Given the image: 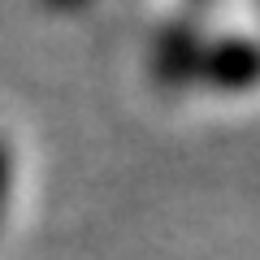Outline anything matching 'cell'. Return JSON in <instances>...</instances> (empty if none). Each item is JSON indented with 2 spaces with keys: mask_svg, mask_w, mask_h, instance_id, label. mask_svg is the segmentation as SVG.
I'll list each match as a JSON object with an SVG mask.
<instances>
[{
  "mask_svg": "<svg viewBox=\"0 0 260 260\" xmlns=\"http://www.w3.org/2000/svg\"><path fill=\"white\" fill-rule=\"evenodd\" d=\"M204 74L213 83L230 87V91L251 87L260 78V44L256 39H221V44H213L204 52Z\"/></svg>",
  "mask_w": 260,
  "mask_h": 260,
  "instance_id": "6da1fadb",
  "label": "cell"
}]
</instances>
